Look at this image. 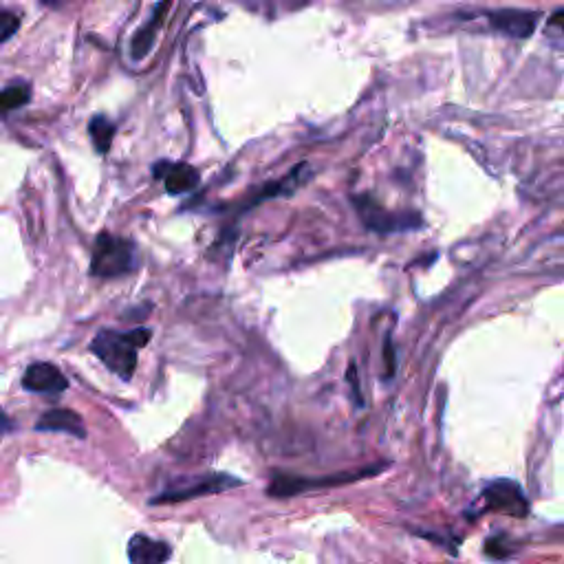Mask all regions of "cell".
<instances>
[{
    "label": "cell",
    "instance_id": "16",
    "mask_svg": "<svg viewBox=\"0 0 564 564\" xmlns=\"http://www.w3.org/2000/svg\"><path fill=\"white\" fill-rule=\"evenodd\" d=\"M384 362H386V377H393L395 375V349H393V342H390V338H386V344H384Z\"/></svg>",
    "mask_w": 564,
    "mask_h": 564
},
{
    "label": "cell",
    "instance_id": "8",
    "mask_svg": "<svg viewBox=\"0 0 564 564\" xmlns=\"http://www.w3.org/2000/svg\"><path fill=\"white\" fill-rule=\"evenodd\" d=\"M538 18V12H525V9H498L490 14V25L509 38L527 40L536 31Z\"/></svg>",
    "mask_w": 564,
    "mask_h": 564
},
{
    "label": "cell",
    "instance_id": "5",
    "mask_svg": "<svg viewBox=\"0 0 564 564\" xmlns=\"http://www.w3.org/2000/svg\"><path fill=\"white\" fill-rule=\"evenodd\" d=\"M243 481L234 479L230 474H210L203 476L197 483L177 487V490H166L159 496L153 498V505H172V503H183V501H194V498L201 496H212L221 494L227 490H234V487H241Z\"/></svg>",
    "mask_w": 564,
    "mask_h": 564
},
{
    "label": "cell",
    "instance_id": "19",
    "mask_svg": "<svg viewBox=\"0 0 564 564\" xmlns=\"http://www.w3.org/2000/svg\"><path fill=\"white\" fill-rule=\"evenodd\" d=\"M549 25H551V27H558V29L564 31V9H558V12L549 18Z\"/></svg>",
    "mask_w": 564,
    "mask_h": 564
},
{
    "label": "cell",
    "instance_id": "9",
    "mask_svg": "<svg viewBox=\"0 0 564 564\" xmlns=\"http://www.w3.org/2000/svg\"><path fill=\"white\" fill-rule=\"evenodd\" d=\"M172 556L168 542L153 540L144 534H135L128 540L130 564H166Z\"/></svg>",
    "mask_w": 564,
    "mask_h": 564
},
{
    "label": "cell",
    "instance_id": "10",
    "mask_svg": "<svg viewBox=\"0 0 564 564\" xmlns=\"http://www.w3.org/2000/svg\"><path fill=\"white\" fill-rule=\"evenodd\" d=\"M38 432H64V435H71L75 439H86V426L84 419L69 408H56L49 410L42 415L36 423Z\"/></svg>",
    "mask_w": 564,
    "mask_h": 564
},
{
    "label": "cell",
    "instance_id": "7",
    "mask_svg": "<svg viewBox=\"0 0 564 564\" xmlns=\"http://www.w3.org/2000/svg\"><path fill=\"white\" fill-rule=\"evenodd\" d=\"M23 386L29 393H42V395H60L69 388V379L62 375L58 366L49 362L31 364L23 375Z\"/></svg>",
    "mask_w": 564,
    "mask_h": 564
},
{
    "label": "cell",
    "instance_id": "15",
    "mask_svg": "<svg viewBox=\"0 0 564 564\" xmlns=\"http://www.w3.org/2000/svg\"><path fill=\"white\" fill-rule=\"evenodd\" d=\"M18 27H20V18L12 12H7V9H3V12H0V45H3L5 40L12 38L18 31Z\"/></svg>",
    "mask_w": 564,
    "mask_h": 564
},
{
    "label": "cell",
    "instance_id": "11",
    "mask_svg": "<svg viewBox=\"0 0 564 564\" xmlns=\"http://www.w3.org/2000/svg\"><path fill=\"white\" fill-rule=\"evenodd\" d=\"M157 177H164L166 190L170 194H183L199 183V172L188 164H159Z\"/></svg>",
    "mask_w": 564,
    "mask_h": 564
},
{
    "label": "cell",
    "instance_id": "17",
    "mask_svg": "<svg viewBox=\"0 0 564 564\" xmlns=\"http://www.w3.org/2000/svg\"><path fill=\"white\" fill-rule=\"evenodd\" d=\"M346 377H349V382L353 386V393H355V401L357 404H362V397H360V386H357V371H355V364L349 366V373H346Z\"/></svg>",
    "mask_w": 564,
    "mask_h": 564
},
{
    "label": "cell",
    "instance_id": "2",
    "mask_svg": "<svg viewBox=\"0 0 564 564\" xmlns=\"http://www.w3.org/2000/svg\"><path fill=\"white\" fill-rule=\"evenodd\" d=\"M135 267V245L126 238L100 234L95 241L93 258H91V274L111 278L122 276L133 271Z\"/></svg>",
    "mask_w": 564,
    "mask_h": 564
},
{
    "label": "cell",
    "instance_id": "3",
    "mask_svg": "<svg viewBox=\"0 0 564 564\" xmlns=\"http://www.w3.org/2000/svg\"><path fill=\"white\" fill-rule=\"evenodd\" d=\"M379 470L382 468H368V470L320 476V479H307V476H296V474H276L274 479H271V483L267 485V494L274 498L300 496L311 490H322V487H335V485H344L351 481H360V479H366V476L377 474Z\"/></svg>",
    "mask_w": 564,
    "mask_h": 564
},
{
    "label": "cell",
    "instance_id": "4",
    "mask_svg": "<svg viewBox=\"0 0 564 564\" xmlns=\"http://www.w3.org/2000/svg\"><path fill=\"white\" fill-rule=\"evenodd\" d=\"M353 203H355V210H357V214H360V219L364 221V225L368 227V230H373L377 234L417 230V227H421V223H423L417 212H404V214L388 212L373 197H368V194L355 197Z\"/></svg>",
    "mask_w": 564,
    "mask_h": 564
},
{
    "label": "cell",
    "instance_id": "20",
    "mask_svg": "<svg viewBox=\"0 0 564 564\" xmlns=\"http://www.w3.org/2000/svg\"><path fill=\"white\" fill-rule=\"evenodd\" d=\"M42 3L49 5V7H60L64 3H69V0H42Z\"/></svg>",
    "mask_w": 564,
    "mask_h": 564
},
{
    "label": "cell",
    "instance_id": "12",
    "mask_svg": "<svg viewBox=\"0 0 564 564\" xmlns=\"http://www.w3.org/2000/svg\"><path fill=\"white\" fill-rule=\"evenodd\" d=\"M168 5H170V0H161V3L157 5V9H155L153 18L148 20V23L144 25V29L137 31V36L133 38V45H130V53H133L135 60L146 58L148 51L153 49L155 38L159 34V29H161V23H164V16H166V7Z\"/></svg>",
    "mask_w": 564,
    "mask_h": 564
},
{
    "label": "cell",
    "instance_id": "13",
    "mask_svg": "<svg viewBox=\"0 0 564 564\" xmlns=\"http://www.w3.org/2000/svg\"><path fill=\"white\" fill-rule=\"evenodd\" d=\"M89 133H91L93 146H95L97 153L106 155L108 150H111L113 137H115V126H113V122H108L106 117H95L93 122L89 124Z\"/></svg>",
    "mask_w": 564,
    "mask_h": 564
},
{
    "label": "cell",
    "instance_id": "18",
    "mask_svg": "<svg viewBox=\"0 0 564 564\" xmlns=\"http://www.w3.org/2000/svg\"><path fill=\"white\" fill-rule=\"evenodd\" d=\"M12 428H14V421L5 415L3 410H0V439H3Z\"/></svg>",
    "mask_w": 564,
    "mask_h": 564
},
{
    "label": "cell",
    "instance_id": "6",
    "mask_svg": "<svg viewBox=\"0 0 564 564\" xmlns=\"http://www.w3.org/2000/svg\"><path fill=\"white\" fill-rule=\"evenodd\" d=\"M483 503L487 512L525 518L529 514V501L520 485L514 481H494L485 487Z\"/></svg>",
    "mask_w": 564,
    "mask_h": 564
},
{
    "label": "cell",
    "instance_id": "14",
    "mask_svg": "<svg viewBox=\"0 0 564 564\" xmlns=\"http://www.w3.org/2000/svg\"><path fill=\"white\" fill-rule=\"evenodd\" d=\"M31 100V86L29 84H16L9 89L0 91V113L16 111V108L25 106Z\"/></svg>",
    "mask_w": 564,
    "mask_h": 564
},
{
    "label": "cell",
    "instance_id": "1",
    "mask_svg": "<svg viewBox=\"0 0 564 564\" xmlns=\"http://www.w3.org/2000/svg\"><path fill=\"white\" fill-rule=\"evenodd\" d=\"M150 335L153 333L148 329H133L126 333L100 331L91 342V351L108 371L122 379H130L137 368V351L150 342Z\"/></svg>",
    "mask_w": 564,
    "mask_h": 564
}]
</instances>
